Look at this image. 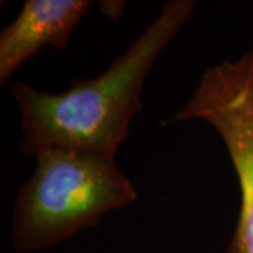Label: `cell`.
<instances>
[{"label":"cell","instance_id":"cell-3","mask_svg":"<svg viewBox=\"0 0 253 253\" xmlns=\"http://www.w3.org/2000/svg\"><path fill=\"white\" fill-rule=\"evenodd\" d=\"M200 118L221 134L241 187V212L228 253H253V51L210 66L176 120Z\"/></svg>","mask_w":253,"mask_h":253},{"label":"cell","instance_id":"cell-2","mask_svg":"<svg viewBox=\"0 0 253 253\" xmlns=\"http://www.w3.org/2000/svg\"><path fill=\"white\" fill-rule=\"evenodd\" d=\"M18 193L13 244L34 252L94 226L106 212L136 200L132 183L114 158L66 148H45Z\"/></svg>","mask_w":253,"mask_h":253},{"label":"cell","instance_id":"cell-4","mask_svg":"<svg viewBox=\"0 0 253 253\" xmlns=\"http://www.w3.org/2000/svg\"><path fill=\"white\" fill-rule=\"evenodd\" d=\"M89 0H27L0 34V83L46 45L65 51L69 37L89 10Z\"/></svg>","mask_w":253,"mask_h":253},{"label":"cell","instance_id":"cell-1","mask_svg":"<svg viewBox=\"0 0 253 253\" xmlns=\"http://www.w3.org/2000/svg\"><path fill=\"white\" fill-rule=\"evenodd\" d=\"M196 6L193 0L168 1L106 72L91 81H73L63 93H42L17 82L13 96L21 113L23 152L36 155L54 146L114 158L142 107L139 96L146 75Z\"/></svg>","mask_w":253,"mask_h":253}]
</instances>
